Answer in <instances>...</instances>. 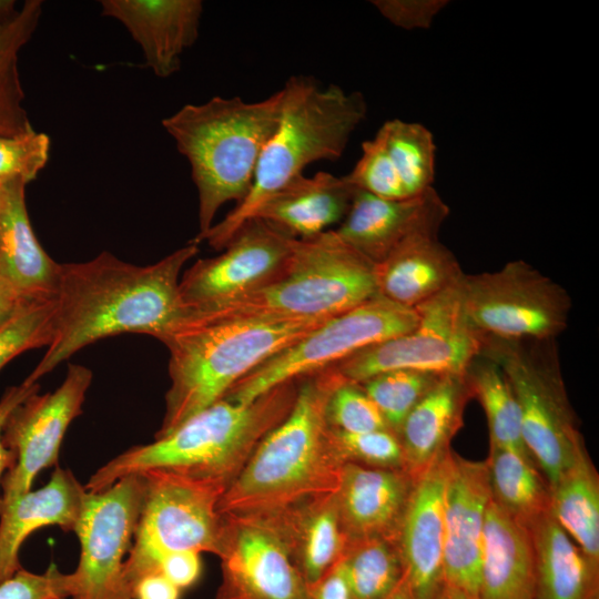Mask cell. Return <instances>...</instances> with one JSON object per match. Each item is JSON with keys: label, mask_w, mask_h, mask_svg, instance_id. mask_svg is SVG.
I'll list each match as a JSON object with an SVG mask.
<instances>
[{"label": "cell", "mask_w": 599, "mask_h": 599, "mask_svg": "<svg viewBox=\"0 0 599 599\" xmlns=\"http://www.w3.org/2000/svg\"><path fill=\"white\" fill-rule=\"evenodd\" d=\"M197 252L199 244L190 241L146 266L108 252L83 263H60L52 339L26 379L38 383L81 348L109 336L136 333L162 342L191 315L180 275Z\"/></svg>", "instance_id": "6da1fadb"}, {"label": "cell", "mask_w": 599, "mask_h": 599, "mask_svg": "<svg viewBox=\"0 0 599 599\" xmlns=\"http://www.w3.org/2000/svg\"><path fill=\"white\" fill-rule=\"evenodd\" d=\"M343 380L334 366L298 379L291 412L227 487L220 515H287L337 495L346 461L328 425L327 405Z\"/></svg>", "instance_id": "7a4b0ae2"}, {"label": "cell", "mask_w": 599, "mask_h": 599, "mask_svg": "<svg viewBox=\"0 0 599 599\" xmlns=\"http://www.w3.org/2000/svg\"><path fill=\"white\" fill-rule=\"evenodd\" d=\"M326 319L191 314L162 341L170 352L171 385L154 439L222 399L254 368Z\"/></svg>", "instance_id": "3957f363"}, {"label": "cell", "mask_w": 599, "mask_h": 599, "mask_svg": "<svg viewBox=\"0 0 599 599\" xmlns=\"http://www.w3.org/2000/svg\"><path fill=\"white\" fill-rule=\"evenodd\" d=\"M281 92L280 119L262 150L250 191L220 223L192 242L206 241L223 250L263 204L307 165L339 159L366 118L367 104L361 92H347L337 84L324 87L308 75L290 77Z\"/></svg>", "instance_id": "277c9868"}, {"label": "cell", "mask_w": 599, "mask_h": 599, "mask_svg": "<svg viewBox=\"0 0 599 599\" xmlns=\"http://www.w3.org/2000/svg\"><path fill=\"white\" fill-rule=\"evenodd\" d=\"M297 388L295 379L247 404L222 398L171 434L119 454L100 467L84 487L97 493L126 475L150 469L220 480L229 487L262 439L288 415Z\"/></svg>", "instance_id": "5b68a950"}, {"label": "cell", "mask_w": 599, "mask_h": 599, "mask_svg": "<svg viewBox=\"0 0 599 599\" xmlns=\"http://www.w3.org/2000/svg\"><path fill=\"white\" fill-rule=\"evenodd\" d=\"M281 90L247 102L240 97H213L189 103L162 120L177 151L187 160L199 196L196 236L213 226L219 209L240 203L251 189L262 150L275 130Z\"/></svg>", "instance_id": "8992f818"}, {"label": "cell", "mask_w": 599, "mask_h": 599, "mask_svg": "<svg viewBox=\"0 0 599 599\" xmlns=\"http://www.w3.org/2000/svg\"><path fill=\"white\" fill-rule=\"evenodd\" d=\"M376 295L375 264L328 230L297 238L285 267L268 284L194 314L329 318Z\"/></svg>", "instance_id": "52a82bcc"}, {"label": "cell", "mask_w": 599, "mask_h": 599, "mask_svg": "<svg viewBox=\"0 0 599 599\" xmlns=\"http://www.w3.org/2000/svg\"><path fill=\"white\" fill-rule=\"evenodd\" d=\"M480 354L495 362L509 380L520 409L524 444L549 486L554 485L587 454L555 339L483 335Z\"/></svg>", "instance_id": "ba28073f"}, {"label": "cell", "mask_w": 599, "mask_h": 599, "mask_svg": "<svg viewBox=\"0 0 599 599\" xmlns=\"http://www.w3.org/2000/svg\"><path fill=\"white\" fill-rule=\"evenodd\" d=\"M140 474L144 480L142 507L123 567L130 589L152 573L166 552L193 550L217 556L223 525L217 506L227 489L220 480L172 470Z\"/></svg>", "instance_id": "9c48e42d"}, {"label": "cell", "mask_w": 599, "mask_h": 599, "mask_svg": "<svg viewBox=\"0 0 599 599\" xmlns=\"http://www.w3.org/2000/svg\"><path fill=\"white\" fill-rule=\"evenodd\" d=\"M417 322L415 308L376 295L327 318L267 358L234 384L223 398L240 404L251 403L281 384L333 366L365 347L405 334Z\"/></svg>", "instance_id": "30bf717a"}, {"label": "cell", "mask_w": 599, "mask_h": 599, "mask_svg": "<svg viewBox=\"0 0 599 599\" xmlns=\"http://www.w3.org/2000/svg\"><path fill=\"white\" fill-rule=\"evenodd\" d=\"M460 282L416 306L418 322L412 331L365 347L333 366L356 383L394 369L465 374L480 354L483 335L466 316Z\"/></svg>", "instance_id": "8fae6325"}, {"label": "cell", "mask_w": 599, "mask_h": 599, "mask_svg": "<svg viewBox=\"0 0 599 599\" xmlns=\"http://www.w3.org/2000/svg\"><path fill=\"white\" fill-rule=\"evenodd\" d=\"M464 309L481 335L501 339H555L568 326V292L524 261L500 270L464 274Z\"/></svg>", "instance_id": "7c38bea8"}, {"label": "cell", "mask_w": 599, "mask_h": 599, "mask_svg": "<svg viewBox=\"0 0 599 599\" xmlns=\"http://www.w3.org/2000/svg\"><path fill=\"white\" fill-rule=\"evenodd\" d=\"M143 493L140 473L126 475L100 491H87L74 530L80 559L75 570L68 573L69 599H133L123 567Z\"/></svg>", "instance_id": "4fadbf2b"}, {"label": "cell", "mask_w": 599, "mask_h": 599, "mask_svg": "<svg viewBox=\"0 0 599 599\" xmlns=\"http://www.w3.org/2000/svg\"><path fill=\"white\" fill-rule=\"evenodd\" d=\"M92 377L88 367L69 364L59 387L29 395L10 413L2 429V444L11 456V465L0 484V511L31 490L41 470L57 466L63 437L82 413Z\"/></svg>", "instance_id": "5bb4252c"}, {"label": "cell", "mask_w": 599, "mask_h": 599, "mask_svg": "<svg viewBox=\"0 0 599 599\" xmlns=\"http://www.w3.org/2000/svg\"><path fill=\"white\" fill-rule=\"evenodd\" d=\"M221 516L222 579L216 599H308L278 517Z\"/></svg>", "instance_id": "9a60e30c"}, {"label": "cell", "mask_w": 599, "mask_h": 599, "mask_svg": "<svg viewBox=\"0 0 599 599\" xmlns=\"http://www.w3.org/2000/svg\"><path fill=\"white\" fill-rule=\"evenodd\" d=\"M294 236L263 219L247 221L217 256L196 261L180 280L189 311H206L272 282L285 267Z\"/></svg>", "instance_id": "2e32d148"}, {"label": "cell", "mask_w": 599, "mask_h": 599, "mask_svg": "<svg viewBox=\"0 0 599 599\" xmlns=\"http://www.w3.org/2000/svg\"><path fill=\"white\" fill-rule=\"evenodd\" d=\"M453 451L415 478L397 546L408 599H436L444 579L445 490Z\"/></svg>", "instance_id": "e0dca14e"}, {"label": "cell", "mask_w": 599, "mask_h": 599, "mask_svg": "<svg viewBox=\"0 0 599 599\" xmlns=\"http://www.w3.org/2000/svg\"><path fill=\"white\" fill-rule=\"evenodd\" d=\"M490 501L485 461L453 451L445 490L444 579L477 599L486 511Z\"/></svg>", "instance_id": "ac0fdd59"}, {"label": "cell", "mask_w": 599, "mask_h": 599, "mask_svg": "<svg viewBox=\"0 0 599 599\" xmlns=\"http://www.w3.org/2000/svg\"><path fill=\"white\" fill-rule=\"evenodd\" d=\"M448 212L434 187L404 200L383 199L356 189L349 210L335 232L377 264L409 237L437 234Z\"/></svg>", "instance_id": "d6986e66"}, {"label": "cell", "mask_w": 599, "mask_h": 599, "mask_svg": "<svg viewBox=\"0 0 599 599\" xmlns=\"http://www.w3.org/2000/svg\"><path fill=\"white\" fill-rule=\"evenodd\" d=\"M101 14L121 22L140 45L145 65L159 78L181 68L183 52L199 37L201 0H102Z\"/></svg>", "instance_id": "ffe728a7"}, {"label": "cell", "mask_w": 599, "mask_h": 599, "mask_svg": "<svg viewBox=\"0 0 599 599\" xmlns=\"http://www.w3.org/2000/svg\"><path fill=\"white\" fill-rule=\"evenodd\" d=\"M414 483L405 469L346 463L336 502L347 542L397 540Z\"/></svg>", "instance_id": "44dd1931"}, {"label": "cell", "mask_w": 599, "mask_h": 599, "mask_svg": "<svg viewBox=\"0 0 599 599\" xmlns=\"http://www.w3.org/2000/svg\"><path fill=\"white\" fill-rule=\"evenodd\" d=\"M85 495L73 473L57 466L43 487L29 490L0 511V583L22 568L19 551L32 532L47 526L74 532Z\"/></svg>", "instance_id": "7402d4cb"}, {"label": "cell", "mask_w": 599, "mask_h": 599, "mask_svg": "<svg viewBox=\"0 0 599 599\" xmlns=\"http://www.w3.org/2000/svg\"><path fill=\"white\" fill-rule=\"evenodd\" d=\"M26 183L0 185V276L33 301L52 300L60 263L38 241L26 205Z\"/></svg>", "instance_id": "603a6c76"}, {"label": "cell", "mask_w": 599, "mask_h": 599, "mask_svg": "<svg viewBox=\"0 0 599 599\" xmlns=\"http://www.w3.org/2000/svg\"><path fill=\"white\" fill-rule=\"evenodd\" d=\"M470 398L466 375L446 374L405 417L396 436L404 455V469L413 477L451 450L450 441L463 426Z\"/></svg>", "instance_id": "cb8c5ba5"}, {"label": "cell", "mask_w": 599, "mask_h": 599, "mask_svg": "<svg viewBox=\"0 0 599 599\" xmlns=\"http://www.w3.org/2000/svg\"><path fill=\"white\" fill-rule=\"evenodd\" d=\"M464 272L437 234L409 237L375 264L378 295L415 308L458 283Z\"/></svg>", "instance_id": "d4e9b609"}, {"label": "cell", "mask_w": 599, "mask_h": 599, "mask_svg": "<svg viewBox=\"0 0 599 599\" xmlns=\"http://www.w3.org/2000/svg\"><path fill=\"white\" fill-rule=\"evenodd\" d=\"M356 187L345 176L317 172L301 174L272 195L255 217L263 219L286 231L295 238H307L346 216Z\"/></svg>", "instance_id": "484cf974"}, {"label": "cell", "mask_w": 599, "mask_h": 599, "mask_svg": "<svg viewBox=\"0 0 599 599\" xmlns=\"http://www.w3.org/2000/svg\"><path fill=\"white\" fill-rule=\"evenodd\" d=\"M477 599H535V558L529 529L490 497L486 511Z\"/></svg>", "instance_id": "4316f807"}, {"label": "cell", "mask_w": 599, "mask_h": 599, "mask_svg": "<svg viewBox=\"0 0 599 599\" xmlns=\"http://www.w3.org/2000/svg\"><path fill=\"white\" fill-rule=\"evenodd\" d=\"M535 599H599V564L547 512L529 527Z\"/></svg>", "instance_id": "83f0119b"}, {"label": "cell", "mask_w": 599, "mask_h": 599, "mask_svg": "<svg viewBox=\"0 0 599 599\" xmlns=\"http://www.w3.org/2000/svg\"><path fill=\"white\" fill-rule=\"evenodd\" d=\"M42 6L41 0H0V136L33 130L23 106L18 59L38 28Z\"/></svg>", "instance_id": "f1b7e54d"}, {"label": "cell", "mask_w": 599, "mask_h": 599, "mask_svg": "<svg viewBox=\"0 0 599 599\" xmlns=\"http://www.w3.org/2000/svg\"><path fill=\"white\" fill-rule=\"evenodd\" d=\"M277 516L286 530L293 561L307 587L316 583L342 558L347 539L336 496L302 510Z\"/></svg>", "instance_id": "f546056e"}, {"label": "cell", "mask_w": 599, "mask_h": 599, "mask_svg": "<svg viewBox=\"0 0 599 599\" xmlns=\"http://www.w3.org/2000/svg\"><path fill=\"white\" fill-rule=\"evenodd\" d=\"M491 500L528 528L550 511V486L532 458L491 445L485 460Z\"/></svg>", "instance_id": "4dcf8cb0"}, {"label": "cell", "mask_w": 599, "mask_h": 599, "mask_svg": "<svg viewBox=\"0 0 599 599\" xmlns=\"http://www.w3.org/2000/svg\"><path fill=\"white\" fill-rule=\"evenodd\" d=\"M550 512L587 556L599 564V477L588 454L550 486Z\"/></svg>", "instance_id": "1f68e13d"}, {"label": "cell", "mask_w": 599, "mask_h": 599, "mask_svg": "<svg viewBox=\"0 0 599 599\" xmlns=\"http://www.w3.org/2000/svg\"><path fill=\"white\" fill-rule=\"evenodd\" d=\"M465 375L473 398L478 399L485 412L490 444L517 450L531 458L521 436L519 405L501 368L479 354L471 361Z\"/></svg>", "instance_id": "d6a6232c"}, {"label": "cell", "mask_w": 599, "mask_h": 599, "mask_svg": "<svg viewBox=\"0 0 599 599\" xmlns=\"http://www.w3.org/2000/svg\"><path fill=\"white\" fill-rule=\"evenodd\" d=\"M339 564L354 599H385L404 577L397 540L348 541Z\"/></svg>", "instance_id": "836d02e7"}, {"label": "cell", "mask_w": 599, "mask_h": 599, "mask_svg": "<svg viewBox=\"0 0 599 599\" xmlns=\"http://www.w3.org/2000/svg\"><path fill=\"white\" fill-rule=\"evenodd\" d=\"M375 138L384 146L408 197L433 187L436 146L428 129L394 119L386 121Z\"/></svg>", "instance_id": "e575fe53"}, {"label": "cell", "mask_w": 599, "mask_h": 599, "mask_svg": "<svg viewBox=\"0 0 599 599\" xmlns=\"http://www.w3.org/2000/svg\"><path fill=\"white\" fill-rule=\"evenodd\" d=\"M446 374L414 369H394L359 383L378 408L388 428L397 433L414 406Z\"/></svg>", "instance_id": "d590c367"}, {"label": "cell", "mask_w": 599, "mask_h": 599, "mask_svg": "<svg viewBox=\"0 0 599 599\" xmlns=\"http://www.w3.org/2000/svg\"><path fill=\"white\" fill-rule=\"evenodd\" d=\"M53 298L37 302L0 327V369L19 354L50 344Z\"/></svg>", "instance_id": "8d00e7d4"}, {"label": "cell", "mask_w": 599, "mask_h": 599, "mask_svg": "<svg viewBox=\"0 0 599 599\" xmlns=\"http://www.w3.org/2000/svg\"><path fill=\"white\" fill-rule=\"evenodd\" d=\"M327 422L329 427L345 433L389 429L362 385L347 379L329 397Z\"/></svg>", "instance_id": "74e56055"}, {"label": "cell", "mask_w": 599, "mask_h": 599, "mask_svg": "<svg viewBox=\"0 0 599 599\" xmlns=\"http://www.w3.org/2000/svg\"><path fill=\"white\" fill-rule=\"evenodd\" d=\"M332 432L336 446L346 463L377 468L404 469L402 446L396 434L392 430L345 433L332 428Z\"/></svg>", "instance_id": "f35d334b"}, {"label": "cell", "mask_w": 599, "mask_h": 599, "mask_svg": "<svg viewBox=\"0 0 599 599\" xmlns=\"http://www.w3.org/2000/svg\"><path fill=\"white\" fill-rule=\"evenodd\" d=\"M50 145V138L34 129L0 136V185L17 179L32 182L49 160Z\"/></svg>", "instance_id": "ab89813d"}, {"label": "cell", "mask_w": 599, "mask_h": 599, "mask_svg": "<svg viewBox=\"0 0 599 599\" xmlns=\"http://www.w3.org/2000/svg\"><path fill=\"white\" fill-rule=\"evenodd\" d=\"M346 177L356 189L375 196L408 199L384 146L375 136L363 143L361 158Z\"/></svg>", "instance_id": "60d3db41"}, {"label": "cell", "mask_w": 599, "mask_h": 599, "mask_svg": "<svg viewBox=\"0 0 599 599\" xmlns=\"http://www.w3.org/2000/svg\"><path fill=\"white\" fill-rule=\"evenodd\" d=\"M0 599H69L68 573L51 565L43 573L21 568L0 583Z\"/></svg>", "instance_id": "b9f144b4"}, {"label": "cell", "mask_w": 599, "mask_h": 599, "mask_svg": "<svg viewBox=\"0 0 599 599\" xmlns=\"http://www.w3.org/2000/svg\"><path fill=\"white\" fill-rule=\"evenodd\" d=\"M372 3L390 23L406 30H413L428 28L447 1L374 0Z\"/></svg>", "instance_id": "7bdbcfd3"}, {"label": "cell", "mask_w": 599, "mask_h": 599, "mask_svg": "<svg viewBox=\"0 0 599 599\" xmlns=\"http://www.w3.org/2000/svg\"><path fill=\"white\" fill-rule=\"evenodd\" d=\"M152 573L163 575L182 591L189 589L201 578V554L193 550L166 552L158 560Z\"/></svg>", "instance_id": "ee69618b"}, {"label": "cell", "mask_w": 599, "mask_h": 599, "mask_svg": "<svg viewBox=\"0 0 599 599\" xmlns=\"http://www.w3.org/2000/svg\"><path fill=\"white\" fill-rule=\"evenodd\" d=\"M39 388L40 385L38 383H31L24 379L18 386L8 387L0 399V484L4 473L11 465V456L2 444L4 423L14 407L29 395L39 392Z\"/></svg>", "instance_id": "f6af8a7d"}, {"label": "cell", "mask_w": 599, "mask_h": 599, "mask_svg": "<svg viewBox=\"0 0 599 599\" xmlns=\"http://www.w3.org/2000/svg\"><path fill=\"white\" fill-rule=\"evenodd\" d=\"M307 588L308 599H354L339 561Z\"/></svg>", "instance_id": "bcb514c9"}, {"label": "cell", "mask_w": 599, "mask_h": 599, "mask_svg": "<svg viewBox=\"0 0 599 599\" xmlns=\"http://www.w3.org/2000/svg\"><path fill=\"white\" fill-rule=\"evenodd\" d=\"M133 599H180L182 590L161 573H149L131 587Z\"/></svg>", "instance_id": "7dc6e473"}, {"label": "cell", "mask_w": 599, "mask_h": 599, "mask_svg": "<svg viewBox=\"0 0 599 599\" xmlns=\"http://www.w3.org/2000/svg\"><path fill=\"white\" fill-rule=\"evenodd\" d=\"M37 302L40 301L26 297L12 284L0 276V327Z\"/></svg>", "instance_id": "c3c4849f"}, {"label": "cell", "mask_w": 599, "mask_h": 599, "mask_svg": "<svg viewBox=\"0 0 599 599\" xmlns=\"http://www.w3.org/2000/svg\"><path fill=\"white\" fill-rule=\"evenodd\" d=\"M436 599H471V598L461 589L445 582Z\"/></svg>", "instance_id": "681fc988"}, {"label": "cell", "mask_w": 599, "mask_h": 599, "mask_svg": "<svg viewBox=\"0 0 599 599\" xmlns=\"http://www.w3.org/2000/svg\"><path fill=\"white\" fill-rule=\"evenodd\" d=\"M385 599H408L405 579L403 577L396 589Z\"/></svg>", "instance_id": "f907efd6"}]
</instances>
